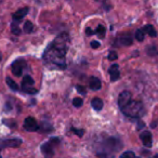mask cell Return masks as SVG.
I'll return each mask as SVG.
<instances>
[{"label": "cell", "instance_id": "1", "mask_svg": "<svg viewBox=\"0 0 158 158\" xmlns=\"http://www.w3.org/2000/svg\"><path fill=\"white\" fill-rule=\"evenodd\" d=\"M69 37L66 33L59 35L54 41L47 48L44 53V60L46 64L51 68L65 69V54L67 52Z\"/></svg>", "mask_w": 158, "mask_h": 158}, {"label": "cell", "instance_id": "2", "mask_svg": "<svg viewBox=\"0 0 158 158\" xmlns=\"http://www.w3.org/2000/svg\"><path fill=\"white\" fill-rule=\"evenodd\" d=\"M121 112L126 115L127 117H131V118H138L142 115L143 110V104L139 101H130L127 105H125L123 108H120Z\"/></svg>", "mask_w": 158, "mask_h": 158}, {"label": "cell", "instance_id": "3", "mask_svg": "<svg viewBox=\"0 0 158 158\" xmlns=\"http://www.w3.org/2000/svg\"><path fill=\"white\" fill-rule=\"evenodd\" d=\"M35 81L31 76H25L22 80V90L25 93H29V94H35L37 92V89L34 87Z\"/></svg>", "mask_w": 158, "mask_h": 158}, {"label": "cell", "instance_id": "4", "mask_svg": "<svg viewBox=\"0 0 158 158\" xmlns=\"http://www.w3.org/2000/svg\"><path fill=\"white\" fill-rule=\"evenodd\" d=\"M26 67V63L23 59H19V60H15V61L12 63V66H11V69H12V73H13L15 76H21L23 73V69Z\"/></svg>", "mask_w": 158, "mask_h": 158}, {"label": "cell", "instance_id": "5", "mask_svg": "<svg viewBox=\"0 0 158 158\" xmlns=\"http://www.w3.org/2000/svg\"><path fill=\"white\" fill-rule=\"evenodd\" d=\"M24 129L27 131H36V130L39 129V126H38L36 119H34L33 117H27L24 120Z\"/></svg>", "mask_w": 158, "mask_h": 158}, {"label": "cell", "instance_id": "6", "mask_svg": "<svg viewBox=\"0 0 158 158\" xmlns=\"http://www.w3.org/2000/svg\"><path fill=\"white\" fill-rule=\"evenodd\" d=\"M130 101H131V93H130L129 91H123V92L119 94L118 104L120 108H123L125 105H127Z\"/></svg>", "mask_w": 158, "mask_h": 158}, {"label": "cell", "instance_id": "7", "mask_svg": "<svg viewBox=\"0 0 158 158\" xmlns=\"http://www.w3.org/2000/svg\"><path fill=\"white\" fill-rule=\"evenodd\" d=\"M140 139L142 141V143L144 144V146L146 147H151L152 144H153V136H152V133L149 131H142L140 133Z\"/></svg>", "mask_w": 158, "mask_h": 158}, {"label": "cell", "instance_id": "8", "mask_svg": "<svg viewBox=\"0 0 158 158\" xmlns=\"http://www.w3.org/2000/svg\"><path fill=\"white\" fill-rule=\"evenodd\" d=\"M108 74L110 76V80L112 81H116L117 79L120 77V72H119V66L118 64H113L108 69Z\"/></svg>", "mask_w": 158, "mask_h": 158}, {"label": "cell", "instance_id": "9", "mask_svg": "<svg viewBox=\"0 0 158 158\" xmlns=\"http://www.w3.org/2000/svg\"><path fill=\"white\" fill-rule=\"evenodd\" d=\"M41 152L46 156H53L54 151H53V142L50 140V142H47L41 145Z\"/></svg>", "mask_w": 158, "mask_h": 158}, {"label": "cell", "instance_id": "10", "mask_svg": "<svg viewBox=\"0 0 158 158\" xmlns=\"http://www.w3.org/2000/svg\"><path fill=\"white\" fill-rule=\"evenodd\" d=\"M27 13H28V8H23V9L18 10L15 13H13L12 18H13L14 22H21L26 16Z\"/></svg>", "mask_w": 158, "mask_h": 158}, {"label": "cell", "instance_id": "11", "mask_svg": "<svg viewBox=\"0 0 158 158\" xmlns=\"http://www.w3.org/2000/svg\"><path fill=\"white\" fill-rule=\"evenodd\" d=\"M89 87H90L91 90L93 91H97V90H100L102 87V84H101V80L97 77H90V80H89Z\"/></svg>", "mask_w": 158, "mask_h": 158}, {"label": "cell", "instance_id": "12", "mask_svg": "<svg viewBox=\"0 0 158 158\" xmlns=\"http://www.w3.org/2000/svg\"><path fill=\"white\" fill-rule=\"evenodd\" d=\"M132 41H133V40H132V37L129 34H126V35H123L118 38V44H121V46H126V47L131 46Z\"/></svg>", "mask_w": 158, "mask_h": 158}, {"label": "cell", "instance_id": "13", "mask_svg": "<svg viewBox=\"0 0 158 158\" xmlns=\"http://www.w3.org/2000/svg\"><path fill=\"white\" fill-rule=\"evenodd\" d=\"M22 141L20 139H10V140L2 141V146H10V147H18L21 145Z\"/></svg>", "mask_w": 158, "mask_h": 158}, {"label": "cell", "instance_id": "14", "mask_svg": "<svg viewBox=\"0 0 158 158\" xmlns=\"http://www.w3.org/2000/svg\"><path fill=\"white\" fill-rule=\"evenodd\" d=\"M91 105H92V107L94 108L95 110H101L104 106V103L100 98H94V99L91 101Z\"/></svg>", "mask_w": 158, "mask_h": 158}, {"label": "cell", "instance_id": "15", "mask_svg": "<svg viewBox=\"0 0 158 158\" xmlns=\"http://www.w3.org/2000/svg\"><path fill=\"white\" fill-rule=\"evenodd\" d=\"M142 29L144 31L145 34H147V35L151 36V37H156V36H157V31H155V28H154L152 25H145Z\"/></svg>", "mask_w": 158, "mask_h": 158}, {"label": "cell", "instance_id": "16", "mask_svg": "<svg viewBox=\"0 0 158 158\" xmlns=\"http://www.w3.org/2000/svg\"><path fill=\"white\" fill-rule=\"evenodd\" d=\"M6 81H7V85L10 87V89H12L13 91H18L19 90V86H18V84H16L14 80H12L11 78H9L8 77L7 79H6Z\"/></svg>", "mask_w": 158, "mask_h": 158}, {"label": "cell", "instance_id": "17", "mask_svg": "<svg viewBox=\"0 0 158 158\" xmlns=\"http://www.w3.org/2000/svg\"><path fill=\"white\" fill-rule=\"evenodd\" d=\"M94 34H97L100 38H104L105 37V27L103 25H99L98 28L94 31Z\"/></svg>", "mask_w": 158, "mask_h": 158}, {"label": "cell", "instance_id": "18", "mask_svg": "<svg viewBox=\"0 0 158 158\" xmlns=\"http://www.w3.org/2000/svg\"><path fill=\"white\" fill-rule=\"evenodd\" d=\"M34 24L31 22H29V21H27V22H25V24H24V31L25 33H27V34H31V33H33L34 31Z\"/></svg>", "mask_w": 158, "mask_h": 158}, {"label": "cell", "instance_id": "19", "mask_svg": "<svg viewBox=\"0 0 158 158\" xmlns=\"http://www.w3.org/2000/svg\"><path fill=\"white\" fill-rule=\"evenodd\" d=\"M144 37H145V33L143 29H139V31H136L135 33V38L138 41H143L144 40Z\"/></svg>", "mask_w": 158, "mask_h": 158}, {"label": "cell", "instance_id": "20", "mask_svg": "<svg viewBox=\"0 0 158 158\" xmlns=\"http://www.w3.org/2000/svg\"><path fill=\"white\" fill-rule=\"evenodd\" d=\"M11 27H12L11 31H12V34H13V35H15V36H20L21 35V29H20V27H19L18 25L15 24V23H13Z\"/></svg>", "mask_w": 158, "mask_h": 158}, {"label": "cell", "instance_id": "21", "mask_svg": "<svg viewBox=\"0 0 158 158\" xmlns=\"http://www.w3.org/2000/svg\"><path fill=\"white\" fill-rule=\"evenodd\" d=\"M82 104H84V101H82L81 98H75L73 100V105L75 107H80V106H82Z\"/></svg>", "mask_w": 158, "mask_h": 158}, {"label": "cell", "instance_id": "22", "mask_svg": "<svg viewBox=\"0 0 158 158\" xmlns=\"http://www.w3.org/2000/svg\"><path fill=\"white\" fill-rule=\"evenodd\" d=\"M120 157L121 158H134L135 157V154L133 153V152H131V151H127V152H125V153H123L120 155Z\"/></svg>", "mask_w": 158, "mask_h": 158}, {"label": "cell", "instance_id": "23", "mask_svg": "<svg viewBox=\"0 0 158 158\" xmlns=\"http://www.w3.org/2000/svg\"><path fill=\"white\" fill-rule=\"evenodd\" d=\"M117 57H118V55H117V53L115 51H110V54H108V60L110 61H115V60H117Z\"/></svg>", "mask_w": 158, "mask_h": 158}, {"label": "cell", "instance_id": "24", "mask_svg": "<svg viewBox=\"0 0 158 158\" xmlns=\"http://www.w3.org/2000/svg\"><path fill=\"white\" fill-rule=\"evenodd\" d=\"M72 131H74L75 134H77L78 136H82L84 135V130H79V129H76V128H72Z\"/></svg>", "mask_w": 158, "mask_h": 158}, {"label": "cell", "instance_id": "25", "mask_svg": "<svg viewBox=\"0 0 158 158\" xmlns=\"http://www.w3.org/2000/svg\"><path fill=\"white\" fill-rule=\"evenodd\" d=\"M76 89H77V91H78L79 93H81V94H86L87 91L82 86H79V85H78V86H76Z\"/></svg>", "mask_w": 158, "mask_h": 158}, {"label": "cell", "instance_id": "26", "mask_svg": "<svg viewBox=\"0 0 158 158\" xmlns=\"http://www.w3.org/2000/svg\"><path fill=\"white\" fill-rule=\"evenodd\" d=\"M91 47H92V49H98L100 47V42H98V41H91Z\"/></svg>", "mask_w": 158, "mask_h": 158}, {"label": "cell", "instance_id": "27", "mask_svg": "<svg viewBox=\"0 0 158 158\" xmlns=\"http://www.w3.org/2000/svg\"><path fill=\"white\" fill-rule=\"evenodd\" d=\"M86 33L88 34L89 36H91V35H93V34H94V31H91V28H89V27H88V28H87V31H86Z\"/></svg>", "mask_w": 158, "mask_h": 158}, {"label": "cell", "instance_id": "28", "mask_svg": "<svg viewBox=\"0 0 158 158\" xmlns=\"http://www.w3.org/2000/svg\"><path fill=\"white\" fill-rule=\"evenodd\" d=\"M97 1H104V0H97Z\"/></svg>", "mask_w": 158, "mask_h": 158}, {"label": "cell", "instance_id": "29", "mask_svg": "<svg viewBox=\"0 0 158 158\" xmlns=\"http://www.w3.org/2000/svg\"><path fill=\"white\" fill-rule=\"evenodd\" d=\"M0 60H1V54H0Z\"/></svg>", "mask_w": 158, "mask_h": 158}]
</instances>
